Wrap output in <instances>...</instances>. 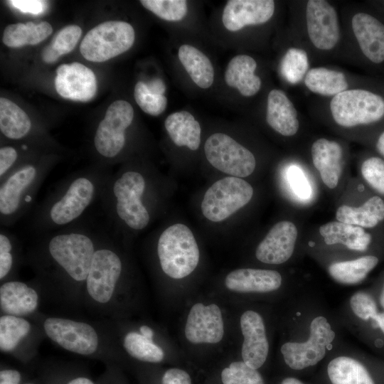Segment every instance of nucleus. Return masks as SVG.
<instances>
[{
  "instance_id": "f257e3e1",
  "label": "nucleus",
  "mask_w": 384,
  "mask_h": 384,
  "mask_svg": "<svg viewBox=\"0 0 384 384\" xmlns=\"http://www.w3.org/2000/svg\"><path fill=\"white\" fill-rule=\"evenodd\" d=\"M111 174L107 166L98 165L65 177L36 208L33 228L48 233L77 223L100 200Z\"/></svg>"
},
{
  "instance_id": "f03ea898",
  "label": "nucleus",
  "mask_w": 384,
  "mask_h": 384,
  "mask_svg": "<svg viewBox=\"0 0 384 384\" xmlns=\"http://www.w3.org/2000/svg\"><path fill=\"white\" fill-rule=\"evenodd\" d=\"M39 243L36 262L51 274L73 283H85L98 239V232L75 223L48 232Z\"/></svg>"
},
{
  "instance_id": "7ed1b4c3",
  "label": "nucleus",
  "mask_w": 384,
  "mask_h": 384,
  "mask_svg": "<svg viewBox=\"0 0 384 384\" xmlns=\"http://www.w3.org/2000/svg\"><path fill=\"white\" fill-rule=\"evenodd\" d=\"M148 178L130 168L112 174L100 201L110 226L120 232L144 230L151 220L146 203Z\"/></svg>"
},
{
  "instance_id": "20e7f679",
  "label": "nucleus",
  "mask_w": 384,
  "mask_h": 384,
  "mask_svg": "<svg viewBox=\"0 0 384 384\" xmlns=\"http://www.w3.org/2000/svg\"><path fill=\"white\" fill-rule=\"evenodd\" d=\"M55 161L30 160L0 180V224L14 225L31 208Z\"/></svg>"
},
{
  "instance_id": "39448f33",
  "label": "nucleus",
  "mask_w": 384,
  "mask_h": 384,
  "mask_svg": "<svg viewBox=\"0 0 384 384\" xmlns=\"http://www.w3.org/2000/svg\"><path fill=\"white\" fill-rule=\"evenodd\" d=\"M156 251L162 271L174 279L187 277L199 262L196 238L191 229L182 223L171 225L161 232Z\"/></svg>"
},
{
  "instance_id": "423d86ee",
  "label": "nucleus",
  "mask_w": 384,
  "mask_h": 384,
  "mask_svg": "<svg viewBox=\"0 0 384 384\" xmlns=\"http://www.w3.org/2000/svg\"><path fill=\"white\" fill-rule=\"evenodd\" d=\"M85 286L90 297L100 304L108 302L124 272L123 259L114 246L112 238L99 233Z\"/></svg>"
},
{
  "instance_id": "0eeeda50",
  "label": "nucleus",
  "mask_w": 384,
  "mask_h": 384,
  "mask_svg": "<svg viewBox=\"0 0 384 384\" xmlns=\"http://www.w3.org/2000/svg\"><path fill=\"white\" fill-rule=\"evenodd\" d=\"M134 39V30L129 23L107 21L87 33L80 45V51L89 61L105 62L128 50Z\"/></svg>"
},
{
  "instance_id": "6e6552de",
  "label": "nucleus",
  "mask_w": 384,
  "mask_h": 384,
  "mask_svg": "<svg viewBox=\"0 0 384 384\" xmlns=\"http://www.w3.org/2000/svg\"><path fill=\"white\" fill-rule=\"evenodd\" d=\"M133 118V107L125 100H116L107 108L93 135L94 149L105 164L112 163L123 152L127 142L126 131Z\"/></svg>"
},
{
  "instance_id": "1a4fd4ad",
  "label": "nucleus",
  "mask_w": 384,
  "mask_h": 384,
  "mask_svg": "<svg viewBox=\"0 0 384 384\" xmlns=\"http://www.w3.org/2000/svg\"><path fill=\"white\" fill-rule=\"evenodd\" d=\"M253 194L252 186L245 180L226 176L215 181L205 193L202 213L211 222H221L248 204Z\"/></svg>"
},
{
  "instance_id": "9d476101",
  "label": "nucleus",
  "mask_w": 384,
  "mask_h": 384,
  "mask_svg": "<svg viewBox=\"0 0 384 384\" xmlns=\"http://www.w3.org/2000/svg\"><path fill=\"white\" fill-rule=\"evenodd\" d=\"M330 109L338 124L351 127L380 120L384 116V100L368 90H346L333 97Z\"/></svg>"
},
{
  "instance_id": "9b49d317",
  "label": "nucleus",
  "mask_w": 384,
  "mask_h": 384,
  "mask_svg": "<svg viewBox=\"0 0 384 384\" xmlns=\"http://www.w3.org/2000/svg\"><path fill=\"white\" fill-rule=\"evenodd\" d=\"M208 162L231 176L245 178L253 173L256 160L253 154L228 134L215 133L204 145Z\"/></svg>"
},
{
  "instance_id": "f8f14e48",
  "label": "nucleus",
  "mask_w": 384,
  "mask_h": 384,
  "mask_svg": "<svg viewBox=\"0 0 384 384\" xmlns=\"http://www.w3.org/2000/svg\"><path fill=\"white\" fill-rule=\"evenodd\" d=\"M335 338V333L324 316L314 318L310 324L307 341L287 342L281 347L286 364L294 370H302L318 363Z\"/></svg>"
},
{
  "instance_id": "ddd939ff",
  "label": "nucleus",
  "mask_w": 384,
  "mask_h": 384,
  "mask_svg": "<svg viewBox=\"0 0 384 384\" xmlns=\"http://www.w3.org/2000/svg\"><path fill=\"white\" fill-rule=\"evenodd\" d=\"M46 335L63 348L80 355L94 353L98 335L90 324L60 317H49L43 322Z\"/></svg>"
},
{
  "instance_id": "4468645a",
  "label": "nucleus",
  "mask_w": 384,
  "mask_h": 384,
  "mask_svg": "<svg viewBox=\"0 0 384 384\" xmlns=\"http://www.w3.org/2000/svg\"><path fill=\"white\" fill-rule=\"evenodd\" d=\"M306 26L314 46L330 50L340 38V29L335 9L326 1L309 0L306 4Z\"/></svg>"
},
{
  "instance_id": "2eb2a0df",
  "label": "nucleus",
  "mask_w": 384,
  "mask_h": 384,
  "mask_svg": "<svg viewBox=\"0 0 384 384\" xmlns=\"http://www.w3.org/2000/svg\"><path fill=\"white\" fill-rule=\"evenodd\" d=\"M55 87L63 98L88 102L96 94L97 80L92 70L78 62H73L58 67Z\"/></svg>"
},
{
  "instance_id": "dca6fc26",
  "label": "nucleus",
  "mask_w": 384,
  "mask_h": 384,
  "mask_svg": "<svg viewBox=\"0 0 384 384\" xmlns=\"http://www.w3.org/2000/svg\"><path fill=\"white\" fill-rule=\"evenodd\" d=\"M224 335V324L220 308L215 304H194L190 309L185 336L192 343H216Z\"/></svg>"
},
{
  "instance_id": "f3484780",
  "label": "nucleus",
  "mask_w": 384,
  "mask_h": 384,
  "mask_svg": "<svg viewBox=\"0 0 384 384\" xmlns=\"http://www.w3.org/2000/svg\"><path fill=\"white\" fill-rule=\"evenodd\" d=\"M298 236L296 225L289 220L275 223L258 244L255 256L265 264L280 265L292 255Z\"/></svg>"
},
{
  "instance_id": "a211bd4d",
  "label": "nucleus",
  "mask_w": 384,
  "mask_h": 384,
  "mask_svg": "<svg viewBox=\"0 0 384 384\" xmlns=\"http://www.w3.org/2000/svg\"><path fill=\"white\" fill-rule=\"evenodd\" d=\"M240 328L244 338L242 361L257 370L265 362L269 351L263 319L256 311H246L241 316Z\"/></svg>"
},
{
  "instance_id": "6ab92c4d",
  "label": "nucleus",
  "mask_w": 384,
  "mask_h": 384,
  "mask_svg": "<svg viewBox=\"0 0 384 384\" xmlns=\"http://www.w3.org/2000/svg\"><path fill=\"white\" fill-rule=\"evenodd\" d=\"M274 11L272 0H230L223 13L224 26L237 31L247 25H257L268 21Z\"/></svg>"
},
{
  "instance_id": "aec40b11",
  "label": "nucleus",
  "mask_w": 384,
  "mask_h": 384,
  "mask_svg": "<svg viewBox=\"0 0 384 384\" xmlns=\"http://www.w3.org/2000/svg\"><path fill=\"white\" fill-rule=\"evenodd\" d=\"M282 275L275 270L241 268L231 271L225 279L230 291L240 293H266L278 289Z\"/></svg>"
},
{
  "instance_id": "412c9836",
  "label": "nucleus",
  "mask_w": 384,
  "mask_h": 384,
  "mask_svg": "<svg viewBox=\"0 0 384 384\" xmlns=\"http://www.w3.org/2000/svg\"><path fill=\"white\" fill-rule=\"evenodd\" d=\"M311 154L314 166L323 183L329 189L336 188L343 171L341 145L335 141L321 138L312 144Z\"/></svg>"
},
{
  "instance_id": "4be33fe9",
  "label": "nucleus",
  "mask_w": 384,
  "mask_h": 384,
  "mask_svg": "<svg viewBox=\"0 0 384 384\" xmlns=\"http://www.w3.org/2000/svg\"><path fill=\"white\" fill-rule=\"evenodd\" d=\"M352 28L358 45L367 58L375 63L384 60V24L365 13L352 18Z\"/></svg>"
},
{
  "instance_id": "5701e85b",
  "label": "nucleus",
  "mask_w": 384,
  "mask_h": 384,
  "mask_svg": "<svg viewBox=\"0 0 384 384\" xmlns=\"http://www.w3.org/2000/svg\"><path fill=\"white\" fill-rule=\"evenodd\" d=\"M266 120L271 128L285 137L294 135L299 127L294 105L280 90H272L268 94Z\"/></svg>"
},
{
  "instance_id": "b1692460",
  "label": "nucleus",
  "mask_w": 384,
  "mask_h": 384,
  "mask_svg": "<svg viewBox=\"0 0 384 384\" xmlns=\"http://www.w3.org/2000/svg\"><path fill=\"white\" fill-rule=\"evenodd\" d=\"M38 305L36 291L20 281H8L0 287V306L4 314L23 316L33 313Z\"/></svg>"
},
{
  "instance_id": "393cba45",
  "label": "nucleus",
  "mask_w": 384,
  "mask_h": 384,
  "mask_svg": "<svg viewBox=\"0 0 384 384\" xmlns=\"http://www.w3.org/2000/svg\"><path fill=\"white\" fill-rule=\"evenodd\" d=\"M319 233L326 244H340L351 250L365 251L371 242L370 234L364 228L338 220L321 225Z\"/></svg>"
},
{
  "instance_id": "a878e982",
  "label": "nucleus",
  "mask_w": 384,
  "mask_h": 384,
  "mask_svg": "<svg viewBox=\"0 0 384 384\" xmlns=\"http://www.w3.org/2000/svg\"><path fill=\"white\" fill-rule=\"evenodd\" d=\"M256 61L247 55H238L233 58L225 72L226 84L238 90L245 97L255 95L260 89L261 80L254 72Z\"/></svg>"
},
{
  "instance_id": "bb28decb",
  "label": "nucleus",
  "mask_w": 384,
  "mask_h": 384,
  "mask_svg": "<svg viewBox=\"0 0 384 384\" xmlns=\"http://www.w3.org/2000/svg\"><path fill=\"white\" fill-rule=\"evenodd\" d=\"M336 220L366 228H372L384 220V201L378 196L359 206L341 205L336 210Z\"/></svg>"
},
{
  "instance_id": "cd10ccee",
  "label": "nucleus",
  "mask_w": 384,
  "mask_h": 384,
  "mask_svg": "<svg viewBox=\"0 0 384 384\" xmlns=\"http://www.w3.org/2000/svg\"><path fill=\"white\" fill-rule=\"evenodd\" d=\"M164 126L169 137L176 146H185L193 151L198 149L201 128L190 112L181 111L169 114L164 122Z\"/></svg>"
},
{
  "instance_id": "c85d7f7f",
  "label": "nucleus",
  "mask_w": 384,
  "mask_h": 384,
  "mask_svg": "<svg viewBox=\"0 0 384 384\" xmlns=\"http://www.w3.org/2000/svg\"><path fill=\"white\" fill-rule=\"evenodd\" d=\"M180 62L192 80L201 88L210 87L214 80V69L209 58L198 48L183 44L178 48Z\"/></svg>"
},
{
  "instance_id": "c756f323",
  "label": "nucleus",
  "mask_w": 384,
  "mask_h": 384,
  "mask_svg": "<svg viewBox=\"0 0 384 384\" xmlns=\"http://www.w3.org/2000/svg\"><path fill=\"white\" fill-rule=\"evenodd\" d=\"M32 122L28 115L16 104L0 98V131L7 139L20 140L29 135Z\"/></svg>"
},
{
  "instance_id": "7c9ffc66",
  "label": "nucleus",
  "mask_w": 384,
  "mask_h": 384,
  "mask_svg": "<svg viewBox=\"0 0 384 384\" xmlns=\"http://www.w3.org/2000/svg\"><path fill=\"white\" fill-rule=\"evenodd\" d=\"M52 32L51 25L46 21H41L37 24L31 21L26 23H14L5 28L2 41L10 48L33 46L44 41Z\"/></svg>"
},
{
  "instance_id": "2f4dec72",
  "label": "nucleus",
  "mask_w": 384,
  "mask_h": 384,
  "mask_svg": "<svg viewBox=\"0 0 384 384\" xmlns=\"http://www.w3.org/2000/svg\"><path fill=\"white\" fill-rule=\"evenodd\" d=\"M327 372L332 384H374L367 369L350 357L334 358L328 364Z\"/></svg>"
},
{
  "instance_id": "473e14b6",
  "label": "nucleus",
  "mask_w": 384,
  "mask_h": 384,
  "mask_svg": "<svg viewBox=\"0 0 384 384\" xmlns=\"http://www.w3.org/2000/svg\"><path fill=\"white\" fill-rule=\"evenodd\" d=\"M378 263L377 257L366 255L352 260L334 262L329 265L328 271L336 282L355 284L362 282Z\"/></svg>"
},
{
  "instance_id": "72a5a7b5",
  "label": "nucleus",
  "mask_w": 384,
  "mask_h": 384,
  "mask_svg": "<svg viewBox=\"0 0 384 384\" xmlns=\"http://www.w3.org/2000/svg\"><path fill=\"white\" fill-rule=\"evenodd\" d=\"M304 83L311 92L326 96H335L348 87L343 73L322 67L309 70L306 74Z\"/></svg>"
},
{
  "instance_id": "f704fd0d",
  "label": "nucleus",
  "mask_w": 384,
  "mask_h": 384,
  "mask_svg": "<svg viewBox=\"0 0 384 384\" xmlns=\"http://www.w3.org/2000/svg\"><path fill=\"white\" fill-rule=\"evenodd\" d=\"M123 346L131 356L142 361L159 363L164 357V351L159 346L151 339L136 331H130L126 334Z\"/></svg>"
},
{
  "instance_id": "c9c22d12",
  "label": "nucleus",
  "mask_w": 384,
  "mask_h": 384,
  "mask_svg": "<svg viewBox=\"0 0 384 384\" xmlns=\"http://www.w3.org/2000/svg\"><path fill=\"white\" fill-rule=\"evenodd\" d=\"M30 323L21 316L4 314L0 317V349L12 351L29 333Z\"/></svg>"
},
{
  "instance_id": "e433bc0d",
  "label": "nucleus",
  "mask_w": 384,
  "mask_h": 384,
  "mask_svg": "<svg viewBox=\"0 0 384 384\" xmlns=\"http://www.w3.org/2000/svg\"><path fill=\"white\" fill-rule=\"evenodd\" d=\"M309 61L306 53L299 48H289L282 58L281 73L290 83H298L306 74Z\"/></svg>"
},
{
  "instance_id": "4c0bfd02",
  "label": "nucleus",
  "mask_w": 384,
  "mask_h": 384,
  "mask_svg": "<svg viewBox=\"0 0 384 384\" xmlns=\"http://www.w3.org/2000/svg\"><path fill=\"white\" fill-rule=\"evenodd\" d=\"M140 3L145 9L168 21H179L187 14L185 0H141Z\"/></svg>"
},
{
  "instance_id": "58836bf2",
  "label": "nucleus",
  "mask_w": 384,
  "mask_h": 384,
  "mask_svg": "<svg viewBox=\"0 0 384 384\" xmlns=\"http://www.w3.org/2000/svg\"><path fill=\"white\" fill-rule=\"evenodd\" d=\"M221 380L223 384H264L260 373L244 361L233 362L224 368Z\"/></svg>"
},
{
  "instance_id": "ea45409f",
  "label": "nucleus",
  "mask_w": 384,
  "mask_h": 384,
  "mask_svg": "<svg viewBox=\"0 0 384 384\" xmlns=\"http://www.w3.org/2000/svg\"><path fill=\"white\" fill-rule=\"evenodd\" d=\"M134 97L139 107L145 113L152 116L161 114L167 106V98L164 95L152 94L143 82L136 84Z\"/></svg>"
},
{
  "instance_id": "a19ab883",
  "label": "nucleus",
  "mask_w": 384,
  "mask_h": 384,
  "mask_svg": "<svg viewBox=\"0 0 384 384\" xmlns=\"http://www.w3.org/2000/svg\"><path fill=\"white\" fill-rule=\"evenodd\" d=\"M16 237L4 227L0 230V279H4L14 270L16 257Z\"/></svg>"
},
{
  "instance_id": "79ce46f5",
  "label": "nucleus",
  "mask_w": 384,
  "mask_h": 384,
  "mask_svg": "<svg viewBox=\"0 0 384 384\" xmlns=\"http://www.w3.org/2000/svg\"><path fill=\"white\" fill-rule=\"evenodd\" d=\"M361 174L364 181L378 193L384 196V161L370 157L361 164Z\"/></svg>"
},
{
  "instance_id": "37998d69",
  "label": "nucleus",
  "mask_w": 384,
  "mask_h": 384,
  "mask_svg": "<svg viewBox=\"0 0 384 384\" xmlns=\"http://www.w3.org/2000/svg\"><path fill=\"white\" fill-rule=\"evenodd\" d=\"M82 29L77 25H69L60 30L50 43L60 55L71 52L77 45Z\"/></svg>"
},
{
  "instance_id": "c03bdc74",
  "label": "nucleus",
  "mask_w": 384,
  "mask_h": 384,
  "mask_svg": "<svg viewBox=\"0 0 384 384\" xmlns=\"http://www.w3.org/2000/svg\"><path fill=\"white\" fill-rule=\"evenodd\" d=\"M353 313L360 319L368 320L378 314L376 304L373 297L363 292L354 294L350 300Z\"/></svg>"
},
{
  "instance_id": "a18cd8bd",
  "label": "nucleus",
  "mask_w": 384,
  "mask_h": 384,
  "mask_svg": "<svg viewBox=\"0 0 384 384\" xmlns=\"http://www.w3.org/2000/svg\"><path fill=\"white\" fill-rule=\"evenodd\" d=\"M289 183L294 193L299 198L304 199L310 195V186L306 179L305 176L297 167H293L289 171Z\"/></svg>"
},
{
  "instance_id": "49530a36",
  "label": "nucleus",
  "mask_w": 384,
  "mask_h": 384,
  "mask_svg": "<svg viewBox=\"0 0 384 384\" xmlns=\"http://www.w3.org/2000/svg\"><path fill=\"white\" fill-rule=\"evenodd\" d=\"M9 3L23 13L39 15L46 9V1L40 0H12Z\"/></svg>"
},
{
  "instance_id": "de8ad7c7",
  "label": "nucleus",
  "mask_w": 384,
  "mask_h": 384,
  "mask_svg": "<svg viewBox=\"0 0 384 384\" xmlns=\"http://www.w3.org/2000/svg\"><path fill=\"white\" fill-rule=\"evenodd\" d=\"M161 383L162 384H191V379L185 370L171 368L164 373Z\"/></svg>"
},
{
  "instance_id": "09e8293b",
  "label": "nucleus",
  "mask_w": 384,
  "mask_h": 384,
  "mask_svg": "<svg viewBox=\"0 0 384 384\" xmlns=\"http://www.w3.org/2000/svg\"><path fill=\"white\" fill-rule=\"evenodd\" d=\"M21 374L16 370L6 369L0 372V384H19Z\"/></svg>"
},
{
  "instance_id": "8fccbe9b",
  "label": "nucleus",
  "mask_w": 384,
  "mask_h": 384,
  "mask_svg": "<svg viewBox=\"0 0 384 384\" xmlns=\"http://www.w3.org/2000/svg\"><path fill=\"white\" fill-rule=\"evenodd\" d=\"M148 90L154 95H164L166 90V85L160 78H154L149 82L146 83Z\"/></svg>"
},
{
  "instance_id": "3c124183",
  "label": "nucleus",
  "mask_w": 384,
  "mask_h": 384,
  "mask_svg": "<svg viewBox=\"0 0 384 384\" xmlns=\"http://www.w3.org/2000/svg\"><path fill=\"white\" fill-rule=\"evenodd\" d=\"M42 59L46 63H53L58 60L60 56L58 53L49 44L46 46L42 51Z\"/></svg>"
},
{
  "instance_id": "603ef678",
  "label": "nucleus",
  "mask_w": 384,
  "mask_h": 384,
  "mask_svg": "<svg viewBox=\"0 0 384 384\" xmlns=\"http://www.w3.org/2000/svg\"><path fill=\"white\" fill-rule=\"evenodd\" d=\"M139 332H140V334L142 335H143L146 338L152 340V338H153V336H154V332H153L152 329L150 327H149L148 326H146V325L142 326L139 328Z\"/></svg>"
},
{
  "instance_id": "864d4df0",
  "label": "nucleus",
  "mask_w": 384,
  "mask_h": 384,
  "mask_svg": "<svg viewBox=\"0 0 384 384\" xmlns=\"http://www.w3.org/2000/svg\"><path fill=\"white\" fill-rule=\"evenodd\" d=\"M376 148L378 152L384 157V132L380 135L377 141Z\"/></svg>"
},
{
  "instance_id": "5fc2aeb1",
  "label": "nucleus",
  "mask_w": 384,
  "mask_h": 384,
  "mask_svg": "<svg viewBox=\"0 0 384 384\" xmlns=\"http://www.w3.org/2000/svg\"><path fill=\"white\" fill-rule=\"evenodd\" d=\"M68 384H94V383L85 377H78L70 380Z\"/></svg>"
},
{
  "instance_id": "6e6d98bb",
  "label": "nucleus",
  "mask_w": 384,
  "mask_h": 384,
  "mask_svg": "<svg viewBox=\"0 0 384 384\" xmlns=\"http://www.w3.org/2000/svg\"><path fill=\"white\" fill-rule=\"evenodd\" d=\"M373 319L376 321L378 326L384 333V312L378 313Z\"/></svg>"
},
{
  "instance_id": "4d7b16f0",
  "label": "nucleus",
  "mask_w": 384,
  "mask_h": 384,
  "mask_svg": "<svg viewBox=\"0 0 384 384\" xmlns=\"http://www.w3.org/2000/svg\"><path fill=\"white\" fill-rule=\"evenodd\" d=\"M281 384H304L302 381L299 380L295 378H287L284 379Z\"/></svg>"
},
{
  "instance_id": "13d9d810",
  "label": "nucleus",
  "mask_w": 384,
  "mask_h": 384,
  "mask_svg": "<svg viewBox=\"0 0 384 384\" xmlns=\"http://www.w3.org/2000/svg\"><path fill=\"white\" fill-rule=\"evenodd\" d=\"M380 303L383 308L384 309V285L383 287V289L380 296Z\"/></svg>"
},
{
  "instance_id": "bf43d9fd",
  "label": "nucleus",
  "mask_w": 384,
  "mask_h": 384,
  "mask_svg": "<svg viewBox=\"0 0 384 384\" xmlns=\"http://www.w3.org/2000/svg\"><path fill=\"white\" fill-rule=\"evenodd\" d=\"M27 384H33V383H27Z\"/></svg>"
}]
</instances>
